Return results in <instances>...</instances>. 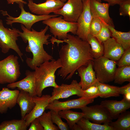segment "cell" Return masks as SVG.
Instances as JSON below:
<instances>
[{
	"instance_id": "cell-23",
	"label": "cell",
	"mask_w": 130,
	"mask_h": 130,
	"mask_svg": "<svg viewBox=\"0 0 130 130\" xmlns=\"http://www.w3.org/2000/svg\"><path fill=\"white\" fill-rule=\"evenodd\" d=\"M111 33V37L120 44L124 51L130 48V32H123L116 30L115 28L108 25Z\"/></svg>"
},
{
	"instance_id": "cell-33",
	"label": "cell",
	"mask_w": 130,
	"mask_h": 130,
	"mask_svg": "<svg viewBox=\"0 0 130 130\" xmlns=\"http://www.w3.org/2000/svg\"><path fill=\"white\" fill-rule=\"evenodd\" d=\"M51 111V117L53 123L56 124L59 129L61 130H69L67 123L63 122L59 115L58 112L53 110Z\"/></svg>"
},
{
	"instance_id": "cell-3",
	"label": "cell",
	"mask_w": 130,
	"mask_h": 130,
	"mask_svg": "<svg viewBox=\"0 0 130 130\" xmlns=\"http://www.w3.org/2000/svg\"><path fill=\"white\" fill-rule=\"evenodd\" d=\"M46 61L36 67L34 72L36 81V95L41 97L43 90L45 88L52 87L56 88L58 85L55 82V72L62 66L59 58L57 60L53 58Z\"/></svg>"
},
{
	"instance_id": "cell-15",
	"label": "cell",
	"mask_w": 130,
	"mask_h": 130,
	"mask_svg": "<svg viewBox=\"0 0 130 130\" xmlns=\"http://www.w3.org/2000/svg\"><path fill=\"white\" fill-rule=\"evenodd\" d=\"M51 97L50 95L48 94L43 95L41 97L37 95L32 97L35 106L31 111L26 115L24 118L28 127L30 125L33 120L42 114L49 103Z\"/></svg>"
},
{
	"instance_id": "cell-30",
	"label": "cell",
	"mask_w": 130,
	"mask_h": 130,
	"mask_svg": "<svg viewBox=\"0 0 130 130\" xmlns=\"http://www.w3.org/2000/svg\"><path fill=\"white\" fill-rule=\"evenodd\" d=\"M115 83L121 84L125 82H130V66L118 67L114 78Z\"/></svg>"
},
{
	"instance_id": "cell-40",
	"label": "cell",
	"mask_w": 130,
	"mask_h": 130,
	"mask_svg": "<svg viewBox=\"0 0 130 130\" xmlns=\"http://www.w3.org/2000/svg\"><path fill=\"white\" fill-rule=\"evenodd\" d=\"M126 0H101L107 2L110 6H113L116 4L119 5Z\"/></svg>"
},
{
	"instance_id": "cell-17",
	"label": "cell",
	"mask_w": 130,
	"mask_h": 130,
	"mask_svg": "<svg viewBox=\"0 0 130 130\" xmlns=\"http://www.w3.org/2000/svg\"><path fill=\"white\" fill-rule=\"evenodd\" d=\"M93 61L81 66L77 71L80 80L79 83L83 90H84L96 83L97 81L93 67Z\"/></svg>"
},
{
	"instance_id": "cell-36",
	"label": "cell",
	"mask_w": 130,
	"mask_h": 130,
	"mask_svg": "<svg viewBox=\"0 0 130 130\" xmlns=\"http://www.w3.org/2000/svg\"><path fill=\"white\" fill-rule=\"evenodd\" d=\"M118 67L130 66V48L125 50L120 58L117 61Z\"/></svg>"
},
{
	"instance_id": "cell-16",
	"label": "cell",
	"mask_w": 130,
	"mask_h": 130,
	"mask_svg": "<svg viewBox=\"0 0 130 130\" xmlns=\"http://www.w3.org/2000/svg\"><path fill=\"white\" fill-rule=\"evenodd\" d=\"M109 4L96 0H90V8L92 17L99 18L107 25L115 28L113 22L109 15Z\"/></svg>"
},
{
	"instance_id": "cell-10",
	"label": "cell",
	"mask_w": 130,
	"mask_h": 130,
	"mask_svg": "<svg viewBox=\"0 0 130 130\" xmlns=\"http://www.w3.org/2000/svg\"><path fill=\"white\" fill-rule=\"evenodd\" d=\"M83 8L82 0H68L61 8L53 13L61 15L63 19L67 21L74 23L77 22Z\"/></svg>"
},
{
	"instance_id": "cell-21",
	"label": "cell",
	"mask_w": 130,
	"mask_h": 130,
	"mask_svg": "<svg viewBox=\"0 0 130 130\" xmlns=\"http://www.w3.org/2000/svg\"><path fill=\"white\" fill-rule=\"evenodd\" d=\"M102 43L104 47L103 56L110 59L117 61L124 51L121 46L112 37Z\"/></svg>"
},
{
	"instance_id": "cell-38",
	"label": "cell",
	"mask_w": 130,
	"mask_h": 130,
	"mask_svg": "<svg viewBox=\"0 0 130 130\" xmlns=\"http://www.w3.org/2000/svg\"><path fill=\"white\" fill-rule=\"evenodd\" d=\"M29 130H44L38 118L33 120L31 122Z\"/></svg>"
},
{
	"instance_id": "cell-44",
	"label": "cell",
	"mask_w": 130,
	"mask_h": 130,
	"mask_svg": "<svg viewBox=\"0 0 130 130\" xmlns=\"http://www.w3.org/2000/svg\"><path fill=\"white\" fill-rule=\"evenodd\" d=\"M63 3H64V2H65L67 0H57Z\"/></svg>"
},
{
	"instance_id": "cell-24",
	"label": "cell",
	"mask_w": 130,
	"mask_h": 130,
	"mask_svg": "<svg viewBox=\"0 0 130 130\" xmlns=\"http://www.w3.org/2000/svg\"><path fill=\"white\" fill-rule=\"evenodd\" d=\"M115 121L110 123L109 125L114 130H130V112L126 111L121 113Z\"/></svg>"
},
{
	"instance_id": "cell-4",
	"label": "cell",
	"mask_w": 130,
	"mask_h": 130,
	"mask_svg": "<svg viewBox=\"0 0 130 130\" xmlns=\"http://www.w3.org/2000/svg\"><path fill=\"white\" fill-rule=\"evenodd\" d=\"M17 56L10 55L0 61V84L16 82L21 75L20 65Z\"/></svg>"
},
{
	"instance_id": "cell-19",
	"label": "cell",
	"mask_w": 130,
	"mask_h": 130,
	"mask_svg": "<svg viewBox=\"0 0 130 130\" xmlns=\"http://www.w3.org/2000/svg\"><path fill=\"white\" fill-rule=\"evenodd\" d=\"M19 90H11L3 87L0 91V113H5L8 109H11L16 104Z\"/></svg>"
},
{
	"instance_id": "cell-22",
	"label": "cell",
	"mask_w": 130,
	"mask_h": 130,
	"mask_svg": "<svg viewBox=\"0 0 130 130\" xmlns=\"http://www.w3.org/2000/svg\"><path fill=\"white\" fill-rule=\"evenodd\" d=\"M17 97L16 103L19 105L21 111L22 119H24L26 114L29 113L35 106L32 97L29 93L20 90Z\"/></svg>"
},
{
	"instance_id": "cell-6",
	"label": "cell",
	"mask_w": 130,
	"mask_h": 130,
	"mask_svg": "<svg viewBox=\"0 0 130 130\" xmlns=\"http://www.w3.org/2000/svg\"><path fill=\"white\" fill-rule=\"evenodd\" d=\"M93 67L97 79L99 82L106 83L114 80L117 68V61L103 56L94 59Z\"/></svg>"
},
{
	"instance_id": "cell-25",
	"label": "cell",
	"mask_w": 130,
	"mask_h": 130,
	"mask_svg": "<svg viewBox=\"0 0 130 130\" xmlns=\"http://www.w3.org/2000/svg\"><path fill=\"white\" fill-rule=\"evenodd\" d=\"M58 113L61 118L65 120L69 128L72 130L73 126L84 115L83 112L73 111L70 109L60 110Z\"/></svg>"
},
{
	"instance_id": "cell-35",
	"label": "cell",
	"mask_w": 130,
	"mask_h": 130,
	"mask_svg": "<svg viewBox=\"0 0 130 130\" xmlns=\"http://www.w3.org/2000/svg\"><path fill=\"white\" fill-rule=\"evenodd\" d=\"M102 21L100 19L92 17L89 28V34L95 36L100 32L102 27Z\"/></svg>"
},
{
	"instance_id": "cell-41",
	"label": "cell",
	"mask_w": 130,
	"mask_h": 130,
	"mask_svg": "<svg viewBox=\"0 0 130 130\" xmlns=\"http://www.w3.org/2000/svg\"><path fill=\"white\" fill-rule=\"evenodd\" d=\"M7 1L8 4H13L14 3L18 4L20 2H22L24 4H27L26 2L24 1L23 0H7Z\"/></svg>"
},
{
	"instance_id": "cell-9",
	"label": "cell",
	"mask_w": 130,
	"mask_h": 130,
	"mask_svg": "<svg viewBox=\"0 0 130 130\" xmlns=\"http://www.w3.org/2000/svg\"><path fill=\"white\" fill-rule=\"evenodd\" d=\"M84 114L83 117L93 123L98 124H109L113 120L107 109L100 105L88 106L87 105L80 109Z\"/></svg>"
},
{
	"instance_id": "cell-47",
	"label": "cell",
	"mask_w": 130,
	"mask_h": 130,
	"mask_svg": "<svg viewBox=\"0 0 130 130\" xmlns=\"http://www.w3.org/2000/svg\"></svg>"
},
{
	"instance_id": "cell-7",
	"label": "cell",
	"mask_w": 130,
	"mask_h": 130,
	"mask_svg": "<svg viewBox=\"0 0 130 130\" xmlns=\"http://www.w3.org/2000/svg\"><path fill=\"white\" fill-rule=\"evenodd\" d=\"M62 16L53 17L43 20L42 23L49 27L50 32L58 39L64 40L67 38L68 33L76 34L78 28L77 22L71 23L65 20Z\"/></svg>"
},
{
	"instance_id": "cell-27",
	"label": "cell",
	"mask_w": 130,
	"mask_h": 130,
	"mask_svg": "<svg viewBox=\"0 0 130 130\" xmlns=\"http://www.w3.org/2000/svg\"><path fill=\"white\" fill-rule=\"evenodd\" d=\"M76 124L81 130H114L109 124H101L92 123L83 117L80 119Z\"/></svg>"
},
{
	"instance_id": "cell-14",
	"label": "cell",
	"mask_w": 130,
	"mask_h": 130,
	"mask_svg": "<svg viewBox=\"0 0 130 130\" xmlns=\"http://www.w3.org/2000/svg\"><path fill=\"white\" fill-rule=\"evenodd\" d=\"M57 0H47L43 3L36 4L32 0H28V6L31 12L38 15H49L61 8L64 4Z\"/></svg>"
},
{
	"instance_id": "cell-39",
	"label": "cell",
	"mask_w": 130,
	"mask_h": 130,
	"mask_svg": "<svg viewBox=\"0 0 130 130\" xmlns=\"http://www.w3.org/2000/svg\"><path fill=\"white\" fill-rule=\"evenodd\" d=\"M119 91L120 94L124 95L130 93V83L122 87H119Z\"/></svg>"
},
{
	"instance_id": "cell-46",
	"label": "cell",
	"mask_w": 130,
	"mask_h": 130,
	"mask_svg": "<svg viewBox=\"0 0 130 130\" xmlns=\"http://www.w3.org/2000/svg\"><path fill=\"white\" fill-rule=\"evenodd\" d=\"M84 0H82V2L83 1H84Z\"/></svg>"
},
{
	"instance_id": "cell-2",
	"label": "cell",
	"mask_w": 130,
	"mask_h": 130,
	"mask_svg": "<svg viewBox=\"0 0 130 130\" xmlns=\"http://www.w3.org/2000/svg\"><path fill=\"white\" fill-rule=\"evenodd\" d=\"M21 26L23 32L19 30V37L24 42L28 43L26 51L32 52L33 55L32 58L26 57V63L31 69L34 70L44 62L53 59V57L45 51L43 47L44 45H48L49 43L48 39L51 35L46 34L49 27L46 25L44 29L38 32L32 28L31 30H29L22 24Z\"/></svg>"
},
{
	"instance_id": "cell-42",
	"label": "cell",
	"mask_w": 130,
	"mask_h": 130,
	"mask_svg": "<svg viewBox=\"0 0 130 130\" xmlns=\"http://www.w3.org/2000/svg\"><path fill=\"white\" fill-rule=\"evenodd\" d=\"M50 41H51V42L52 44H54L55 42H56L57 43L58 46L59 44L61 43H63L64 42L63 40H61L59 39H56L54 37L52 36L51 39H50Z\"/></svg>"
},
{
	"instance_id": "cell-28",
	"label": "cell",
	"mask_w": 130,
	"mask_h": 130,
	"mask_svg": "<svg viewBox=\"0 0 130 130\" xmlns=\"http://www.w3.org/2000/svg\"><path fill=\"white\" fill-rule=\"evenodd\" d=\"M28 127L24 119H14L2 122L0 124V130H26Z\"/></svg>"
},
{
	"instance_id": "cell-1",
	"label": "cell",
	"mask_w": 130,
	"mask_h": 130,
	"mask_svg": "<svg viewBox=\"0 0 130 130\" xmlns=\"http://www.w3.org/2000/svg\"><path fill=\"white\" fill-rule=\"evenodd\" d=\"M67 44L63 46L59 52V59L62 66L58 75L69 80L72 77L78 68L94 58L90 46L86 41L78 36L67 34V38L63 40Z\"/></svg>"
},
{
	"instance_id": "cell-5",
	"label": "cell",
	"mask_w": 130,
	"mask_h": 130,
	"mask_svg": "<svg viewBox=\"0 0 130 130\" xmlns=\"http://www.w3.org/2000/svg\"><path fill=\"white\" fill-rule=\"evenodd\" d=\"M18 4L21 10L20 13L18 17H13L10 16L6 11L3 10L0 11L3 15L7 16L6 19V24L11 26L14 23H20L23 25L28 30H31L32 26L35 23L51 18L57 17L59 15L55 14L45 15L33 14L25 11L24 8L23 3L20 2Z\"/></svg>"
},
{
	"instance_id": "cell-20",
	"label": "cell",
	"mask_w": 130,
	"mask_h": 130,
	"mask_svg": "<svg viewBox=\"0 0 130 130\" xmlns=\"http://www.w3.org/2000/svg\"><path fill=\"white\" fill-rule=\"evenodd\" d=\"M100 104L106 108L112 119L117 118L120 114L130 108V102L123 98L120 101L105 100Z\"/></svg>"
},
{
	"instance_id": "cell-12",
	"label": "cell",
	"mask_w": 130,
	"mask_h": 130,
	"mask_svg": "<svg viewBox=\"0 0 130 130\" xmlns=\"http://www.w3.org/2000/svg\"><path fill=\"white\" fill-rule=\"evenodd\" d=\"M95 98H86L80 97L78 99L69 100L63 102L56 100L49 103L46 109H49L58 112L60 110H65L80 109L92 103Z\"/></svg>"
},
{
	"instance_id": "cell-34",
	"label": "cell",
	"mask_w": 130,
	"mask_h": 130,
	"mask_svg": "<svg viewBox=\"0 0 130 130\" xmlns=\"http://www.w3.org/2000/svg\"><path fill=\"white\" fill-rule=\"evenodd\" d=\"M96 83V82L86 90H82L81 97L86 98H96L99 97V91Z\"/></svg>"
},
{
	"instance_id": "cell-29",
	"label": "cell",
	"mask_w": 130,
	"mask_h": 130,
	"mask_svg": "<svg viewBox=\"0 0 130 130\" xmlns=\"http://www.w3.org/2000/svg\"><path fill=\"white\" fill-rule=\"evenodd\" d=\"M87 41L90 46L91 53L94 58H97L103 56V44L100 43L95 36L89 34Z\"/></svg>"
},
{
	"instance_id": "cell-26",
	"label": "cell",
	"mask_w": 130,
	"mask_h": 130,
	"mask_svg": "<svg viewBox=\"0 0 130 130\" xmlns=\"http://www.w3.org/2000/svg\"><path fill=\"white\" fill-rule=\"evenodd\" d=\"M96 84L99 91V97L107 98L110 97H118L120 96L119 87L111 85L105 83L100 82L97 80Z\"/></svg>"
},
{
	"instance_id": "cell-43",
	"label": "cell",
	"mask_w": 130,
	"mask_h": 130,
	"mask_svg": "<svg viewBox=\"0 0 130 130\" xmlns=\"http://www.w3.org/2000/svg\"><path fill=\"white\" fill-rule=\"evenodd\" d=\"M123 97L126 100L130 102V93L123 95Z\"/></svg>"
},
{
	"instance_id": "cell-18",
	"label": "cell",
	"mask_w": 130,
	"mask_h": 130,
	"mask_svg": "<svg viewBox=\"0 0 130 130\" xmlns=\"http://www.w3.org/2000/svg\"><path fill=\"white\" fill-rule=\"evenodd\" d=\"M25 74L26 77L25 78L19 81L8 84L7 87L12 89L17 87L19 90H21L28 92L32 97L36 95L34 71L27 70Z\"/></svg>"
},
{
	"instance_id": "cell-11",
	"label": "cell",
	"mask_w": 130,
	"mask_h": 130,
	"mask_svg": "<svg viewBox=\"0 0 130 130\" xmlns=\"http://www.w3.org/2000/svg\"><path fill=\"white\" fill-rule=\"evenodd\" d=\"M82 90L77 81L73 80L69 84H63L58 87L53 88L49 103L56 100L65 98L73 95L81 97Z\"/></svg>"
},
{
	"instance_id": "cell-32",
	"label": "cell",
	"mask_w": 130,
	"mask_h": 130,
	"mask_svg": "<svg viewBox=\"0 0 130 130\" xmlns=\"http://www.w3.org/2000/svg\"><path fill=\"white\" fill-rule=\"evenodd\" d=\"M101 21V29L98 33L94 36L100 43H102L110 38L111 33L108 27V25L104 21Z\"/></svg>"
},
{
	"instance_id": "cell-13",
	"label": "cell",
	"mask_w": 130,
	"mask_h": 130,
	"mask_svg": "<svg viewBox=\"0 0 130 130\" xmlns=\"http://www.w3.org/2000/svg\"><path fill=\"white\" fill-rule=\"evenodd\" d=\"M90 0L83 1V11L79 17L77 22L78 28L76 34L82 40L87 41L89 34L90 24L92 18L90 8Z\"/></svg>"
},
{
	"instance_id": "cell-8",
	"label": "cell",
	"mask_w": 130,
	"mask_h": 130,
	"mask_svg": "<svg viewBox=\"0 0 130 130\" xmlns=\"http://www.w3.org/2000/svg\"><path fill=\"white\" fill-rule=\"evenodd\" d=\"M18 30L15 28L11 29L5 27L2 20L0 19V48L2 52L6 54L10 49L13 50L23 61V53L16 43L19 37Z\"/></svg>"
},
{
	"instance_id": "cell-37",
	"label": "cell",
	"mask_w": 130,
	"mask_h": 130,
	"mask_svg": "<svg viewBox=\"0 0 130 130\" xmlns=\"http://www.w3.org/2000/svg\"><path fill=\"white\" fill-rule=\"evenodd\" d=\"M120 15L124 16H128L130 19V0H127L119 5Z\"/></svg>"
},
{
	"instance_id": "cell-45",
	"label": "cell",
	"mask_w": 130,
	"mask_h": 130,
	"mask_svg": "<svg viewBox=\"0 0 130 130\" xmlns=\"http://www.w3.org/2000/svg\"><path fill=\"white\" fill-rule=\"evenodd\" d=\"M96 0L100 2H101V0Z\"/></svg>"
},
{
	"instance_id": "cell-31",
	"label": "cell",
	"mask_w": 130,
	"mask_h": 130,
	"mask_svg": "<svg viewBox=\"0 0 130 130\" xmlns=\"http://www.w3.org/2000/svg\"><path fill=\"white\" fill-rule=\"evenodd\" d=\"M39 121L43 127L44 130H58V127L54 125L51 117V111L47 112L44 111L42 114L38 117Z\"/></svg>"
}]
</instances>
